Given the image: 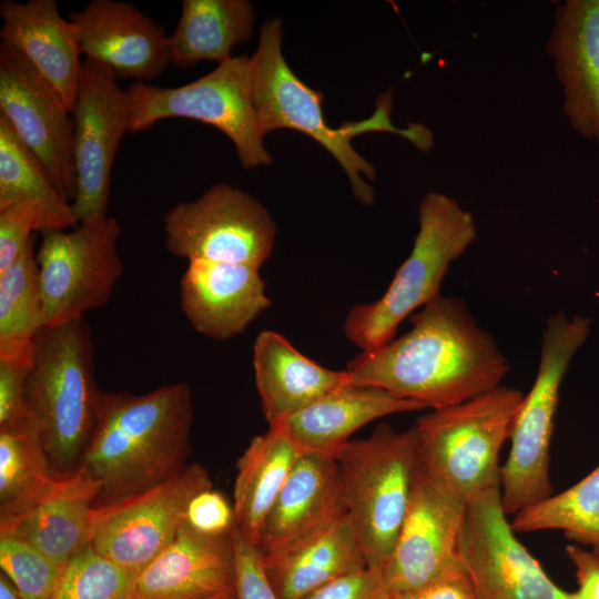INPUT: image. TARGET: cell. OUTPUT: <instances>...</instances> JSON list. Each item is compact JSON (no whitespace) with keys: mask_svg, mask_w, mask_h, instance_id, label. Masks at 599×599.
Instances as JSON below:
<instances>
[{"mask_svg":"<svg viewBox=\"0 0 599 599\" xmlns=\"http://www.w3.org/2000/svg\"><path fill=\"white\" fill-rule=\"evenodd\" d=\"M566 554L578 582V589L570 592L571 599H599V556L577 544L568 545Z\"/></svg>","mask_w":599,"mask_h":599,"instance_id":"cell-40","label":"cell"},{"mask_svg":"<svg viewBox=\"0 0 599 599\" xmlns=\"http://www.w3.org/2000/svg\"><path fill=\"white\" fill-rule=\"evenodd\" d=\"M185 522L203 535H230L235 526L233 505L213 487L204 489L191 499Z\"/></svg>","mask_w":599,"mask_h":599,"instance_id":"cell-37","label":"cell"},{"mask_svg":"<svg viewBox=\"0 0 599 599\" xmlns=\"http://www.w3.org/2000/svg\"><path fill=\"white\" fill-rule=\"evenodd\" d=\"M253 368L262 410L270 426L338 389L359 383L346 369L333 370L306 357L274 331L257 335L253 345Z\"/></svg>","mask_w":599,"mask_h":599,"instance_id":"cell-23","label":"cell"},{"mask_svg":"<svg viewBox=\"0 0 599 599\" xmlns=\"http://www.w3.org/2000/svg\"><path fill=\"white\" fill-rule=\"evenodd\" d=\"M426 409L383 388L354 384L338 389L280 424L303 451L336 456L368 423L394 414Z\"/></svg>","mask_w":599,"mask_h":599,"instance_id":"cell-25","label":"cell"},{"mask_svg":"<svg viewBox=\"0 0 599 599\" xmlns=\"http://www.w3.org/2000/svg\"><path fill=\"white\" fill-rule=\"evenodd\" d=\"M71 116L77 179L71 207L79 224L108 216L113 162L131 125L128 90L110 68L84 60Z\"/></svg>","mask_w":599,"mask_h":599,"instance_id":"cell-13","label":"cell"},{"mask_svg":"<svg viewBox=\"0 0 599 599\" xmlns=\"http://www.w3.org/2000/svg\"><path fill=\"white\" fill-rule=\"evenodd\" d=\"M44 231L42 210L32 202H19L0 210V272L22 253L32 232Z\"/></svg>","mask_w":599,"mask_h":599,"instance_id":"cell-35","label":"cell"},{"mask_svg":"<svg viewBox=\"0 0 599 599\" xmlns=\"http://www.w3.org/2000/svg\"><path fill=\"white\" fill-rule=\"evenodd\" d=\"M545 325L537 375L515 415L509 454L500 467V499L508 517L552 495L550 447L559 390L572 357L590 334L591 319L557 312Z\"/></svg>","mask_w":599,"mask_h":599,"instance_id":"cell-7","label":"cell"},{"mask_svg":"<svg viewBox=\"0 0 599 599\" xmlns=\"http://www.w3.org/2000/svg\"><path fill=\"white\" fill-rule=\"evenodd\" d=\"M136 577L89 545L65 565L50 599H136Z\"/></svg>","mask_w":599,"mask_h":599,"instance_id":"cell-33","label":"cell"},{"mask_svg":"<svg viewBox=\"0 0 599 599\" xmlns=\"http://www.w3.org/2000/svg\"><path fill=\"white\" fill-rule=\"evenodd\" d=\"M84 60L110 68L118 79L154 80L170 64L164 29L129 1L91 0L69 14Z\"/></svg>","mask_w":599,"mask_h":599,"instance_id":"cell-17","label":"cell"},{"mask_svg":"<svg viewBox=\"0 0 599 599\" xmlns=\"http://www.w3.org/2000/svg\"><path fill=\"white\" fill-rule=\"evenodd\" d=\"M524 394L499 385L414 425L419 460L466 502L500 483L499 454Z\"/></svg>","mask_w":599,"mask_h":599,"instance_id":"cell-8","label":"cell"},{"mask_svg":"<svg viewBox=\"0 0 599 599\" xmlns=\"http://www.w3.org/2000/svg\"><path fill=\"white\" fill-rule=\"evenodd\" d=\"M418 223L413 250L386 292L352 307L345 318L344 334L362 352L390 342L405 318L440 295L448 267L477 238L473 214L445 193L428 192L423 197Z\"/></svg>","mask_w":599,"mask_h":599,"instance_id":"cell-5","label":"cell"},{"mask_svg":"<svg viewBox=\"0 0 599 599\" xmlns=\"http://www.w3.org/2000/svg\"><path fill=\"white\" fill-rule=\"evenodd\" d=\"M510 525L515 532L561 530L599 556V465L571 487L512 516Z\"/></svg>","mask_w":599,"mask_h":599,"instance_id":"cell-32","label":"cell"},{"mask_svg":"<svg viewBox=\"0 0 599 599\" xmlns=\"http://www.w3.org/2000/svg\"><path fill=\"white\" fill-rule=\"evenodd\" d=\"M212 487L207 470L190 464L182 474L150 490L95 509L90 545L139 575L175 538L191 499Z\"/></svg>","mask_w":599,"mask_h":599,"instance_id":"cell-15","label":"cell"},{"mask_svg":"<svg viewBox=\"0 0 599 599\" xmlns=\"http://www.w3.org/2000/svg\"><path fill=\"white\" fill-rule=\"evenodd\" d=\"M303 450L283 426L255 436L236 463L233 486L235 526L254 546L284 483Z\"/></svg>","mask_w":599,"mask_h":599,"instance_id":"cell-27","label":"cell"},{"mask_svg":"<svg viewBox=\"0 0 599 599\" xmlns=\"http://www.w3.org/2000/svg\"><path fill=\"white\" fill-rule=\"evenodd\" d=\"M343 507L336 458L303 451L284 483L261 531L258 550L273 551Z\"/></svg>","mask_w":599,"mask_h":599,"instance_id":"cell-26","label":"cell"},{"mask_svg":"<svg viewBox=\"0 0 599 599\" xmlns=\"http://www.w3.org/2000/svg\"><path fill=\"white\" fill-rule=\"evenodd\" d=\"M380 570L364 567L317 588L303 599H385Z\"/></svg>","mask_w":599,"mask_h":599,"instance_id":"cell-39","label":"cell"},{"mask_svg":"<svg viewBox=\"0 0 599 599\" xmlns=\"http://www.w3.org/2000/svg\"><path fill=\"white\" fill-rule=\"evenodd\" d=\"M40 234L35 257L44 326L83 318L85 312L103 307L123 273L118 220L108 215L69 232Z\"/></svg>","mask_w":599,"mask_h":599,"instance_id":"cell-10","label":"cell"},{"mask_svg":"<svg viewBox=\"0 0 599 599\" xmlns=\"http://www.w3.org/2000/svg\"><path fill=\"white\" fill-rule=\"evenodd\" d=\"M0 599H22L3 573L0 576Z\"/></svg>","mask_w":599,"mask_h":599,"instance_id":"cell-42","label":"cell"},{"mask_svg":"<svg viewBox=\"0 0 599 599\" xmlns=\"http://www.w3.org/2000/svg\"><path fill=\"white\" fill-rule=\"evenodd\" d=\"M282 41V21L266 20L260 28L257 49L251 57L252 100L264 134L278 129L307 134L344 169L354 196L363 205H372L375 192L362 174L374 181L376 170L355 151L352 140L363 133L390 132L402 135L419 151L428 152L434 146L433 132L422 123H408L406 129L393 124L392 89L377 97L369 118L346 121L339 128L327 125L322 109L324 95L292 71L283 55Z\"/></svg>","mask_w":599,"mask_h":599,"instance_id":"cell-3","label":"cell"},{"mask_svg":"<svg viewBox=\"0 0 599 599\" xmlns=\"http://www.w3.org/2000/svg\"><path fill=\"white\" fill-rule=\"evenodd\" d=\"M213 599H235V597H220V598H213Z\"/></svg>","mask_w":599,"mask_h":599,"instance_id":"cell-43","label":"cell"},{"mask_svg":"<svg viewBox=\"0 0 599 599\" xmlns=\"http://www.w3.org/2000/svg\"><path fill=\"white\" fill-rule=\"evenodd\" d=\"M500 499V483L467 501L458 557L475 599H571L518 540Z\"/></svg>","mask_w":599,"mask_h":599,"instance_id":"cell-12","label":"cell"},{"mask_svg":"<svg viewBox=\"0 0 599 599\" xmlns=\"http://www.w3.org/2000/svg\"><path fill=\"white\" fill-rule=\"evenodd\" d=\"M0 114L71 203L77 186L71 112L35 68L4 42H0Z\"/></svg>","mask_w":599,"mask_h":599,"instance_id":"cell-16","label":"cell"},{"mask_svg":"<svg viewBox=\"0 0 599 599\" xmlns=\"http://www.w3.org/2000/svg\"><path fill=\"white\" fill-rule=\"evenodd\" d=\"M194 410L186 383L149 393L102 392L79 468L98 483L100 509L150 490L190 465Z\"/></svg>","mask_w":599,"mask_h":599,"instance_id":"cell-2","label":"cell"},{"mask_svg":"<svg viewBox=\"0 0 599 599\" xmlns=\"http://www.w3.org/2000/svg\"><path fill=\"white\" fill-rule=\"evenodd\" d=\"M261 556L278 599H303L333 579L367 567L344 506L314 528Z\"/></svg>","mask_w":599,"mask_h":599,"instance_id":"cell-21","label":"cell"},{"mask_svg":"<svg viewBox=\"0 0 599 599\" xmlns=\"http://www.w3.org/2000/svg\"><path fill=\"white\" fill-rule=\"evenodd\" d=\"M335 458L343 506L367 567L382 569L407 515L419 464L414 426L396 432L380 424L369 437L345 444Z\"/></svg>","mask_w":599,"mask_h":599,"instance_id":"cell-6","label":"cell"},{"mask_svg":"<svg viewBox=\"0 0 599 599\" xmlns=\"http://www.w3.org/2000/svg\"><path fill=\"white\" fill-rule=\"evenodd\" d=\"M467 502L419 460L407 515L393 554L379 569L382 592H416L460 565L458 544Z\"/></svg>","mask_w":599,"mask_h":599,"instance_id":"cell-14","label":"cell"},{"mask_svg":"<svg viewBox=\"0 0 599 599\" xmlns=\"http://www.w3.org/2000/svg\"><path fill=\"white\" fill-rule=\"evenodd\" d=\"M135 589L136 599L235 597L231 534L203 535L184 521L175 538L138 575Z\"/></svg>","mask_w":599,"mask_h":599,"instance_id":"cell-20","label":"cell"},{"mask_svg":"<svg viewBox=\"0 0 599 599\" xmlns=\"http://www.w3.org/2000/svg\"><path fill=\"white\" fill-rule=\"evenodd\" d=\"M545 43L572 130L599 151V0L556 6Z\"/></svg>","mask_w":599,"mask_h":599,"instance_id":"cell-18","label":"cell"},{"mask_svg":"<svg viewBox=\"0 0 599 599\" xmlns=\"http://www.w3.org/2000/svg\"><path fill=\"white\" fill-rule=\"evenodd\" d=\"M33 236L20 256L0 272V359L31 365L44 327Z\"/></svg>","mask_w":599,"mask_h":599,"instance_id":"cell-29","label":"cell"},{"mask_svg":"<svg viewBox=\"0 0 599 599\" xmlns=\"http://www.w3.org/2000/svg\"><path fill=\"white\" fill-rule=\"evenodd\" d=\"M254 23L255 9L247 0H182L167 40L170 64L186 69L204 60L222 63L235 45L251 39Z\"/></svg>","mask_w":599,"mask_h":599,"instance_id":"cell-28","label":"cell"},{"mask_svg":"<svg viewBox=\"0 0 599 599\" xmlns=\"http://www.w3.org/2000/svg\"><path fill=\"white\" fill-rule=\"evenodd\" d=\"M30 365L0 359V429L29 420L26 385Z\"/></svg>","mask_w":599,"mask_h":599,"instance_id":"cell-38","label":"cell"},{"mask_svg":"<svg viewBox=\"0 0 599 599\" xmlns=\"http://www.w3.org/2000/svg\"><path fill=\"white\" fill-rule=\"evenodd\" d=\"M32 202L43 213L44 231L78 225L71 203L58 191L38 158L0 114V210Z\"/></svg>","mask_w":599,"mask_h":599,"instance_id":"cell-30","label":"cell"},{"mask_svg":"<svg viewBox=\"0 0 599 599\" xmlns=\"http://www.w3.org/2000/svg\"><path fill=\"white\" fill-rule=\"evenodd\" d=\"M0 17L1 42L18 50L71 112L83 63L78 27L61 16L54 0H2Z\"/></svg>","mask_w":599,"mask_h":599,"instance_id":"cell-22","label":"cell"},{"mask_svg":"<svg viewBox=\"0 0 599 599\" xmlns=\"http://www.w3.org/2000/svg\"><path fill=\"white\" fill-rule=\"evenodd\" d=\"M60 477L51 470L30 420L0 429V518L41 501Z\"/></svg>","mask_w":599,"mask_h":599,"instance_id":"cell-31","label":"cell"},{"mask_svg":"<svg viewBox=\"0 0 599 599\" xmlns=\"http://www.w3.org/2000/svg\"><path fill=\"white\" fill-rule=\"evenodd\" d=\"M231 537L236 567L235 599H278L267 578L258 548L236 526Z\"/></svg>","mask_w":599,"mask_h":599,"instance_id":"cell-36","label":"cell"},{"mask_svg":"<svg viewBox=\"0 0 599 599\" xmlns=\"http://www.w3.org/2000/svg\"><path fill=\"white\" fill-rule=\"evenodd\" d=\"M99 485L82 469L60 477L41 501L0 518V535L19 538L60 565L91 544Z\"/></svg>","mask_w":599,"mask_h":599,"instance_id":"cell-24","label":"cell"},{"mask_svg":"<svg viewBox=\"0 0 599 599\" xmlns=\"http://www.w3.org/2000/svg\"><path fill=\"white\" fill-rule=\"evenodd\" d=\"M260 268L190 261L180 281V307L200 334L226 341L242 334L270 305Z\"/></svg>","mask_w":599,"mask_h":599,"instance_id":"cell-19","label":"cell"},{"mask_svg":"<svg viewBox=\"0 0 599 599\" xmlns=\"http://www.w3.org/2000/svg\"><path fill=\"white\" fill-rule=\"evenodd\" d=\"M130 133L169 118L196 120L222 131L245 169L270 165L264 132L252 100L251 58L232 57L204 77L175 88L135 82L128 89Z\"/></svg>","mask_w":599,"mask_h":599,"instance_id":"cell-9","label":"cell"},{"mask_svg":"<svg viewBox=\"0 0 599 599\" xmlns=\"http://www.w3.org/2000/svg\"><path fill=\"white\" fill-rule=\"evenodd\" d=\"M410 323L408 332L361 352L345 369L363 385L432 409L501 385L509 362L463 300L440 294L413 314Z\"/></svg>","mask_w":599,"mask_h":599,"instance_id":"cell-1","label":"cell"},{"mask_svg":"<svg viewBox=\"0 0 599 599\" xmlns=\"http://www.w3.org/2000/svg\"><path fill=\"white\" fill-rule=\"evenodd\" d=\"M165 247L190 261L261 267L271 256L276 224L250 193L220 182L192 201L174 204L163 216Z\"/></svg>","mask_w":599,"mask_h":599,"instance_id":"cell-11","label":"cell"},{"mask_svg":"<svg viewBox=\"0 0 599 599\" xmlns=\"http://www.w3.org/2000/svg\"><path fill=\"white\" fill-rule=\"evenodd\" d=\"M102 392L85 318L44 326L35 338L26 396L29 420L55 475L67 476L79 468Z\"/></svg>","mask_w":599,"mask_h":599,"instance_id":"cell-4","label":"cell"},{"mask_svg":"<svg viewBox=\"0 0 599 599\" xmlns=\"http://www.w3.org/2000/svg\"><path fill=\"white\" fill-rule=\"evenodd\" d=\"M0 567L22 599H50L65 565L19 538L0 535Z\"/></svg>","mask_w":599,"mask_h":599,"instance_id":"cell-34","label":"cell"},{"mask_svg":"<svg viewBox=\"0 0 599 599\" xmlns=\"http://www.w3.org/2000/svg\"><path fill=\"white\" fill-rule=\"evenodd\" d=\"M385 599H475L474 590L461 564L427 587L395 598Z\"/></svg>","mask_w":599,"mask_h":599,"instance_id":"cell-41","label":"cell"}]
</instances>
